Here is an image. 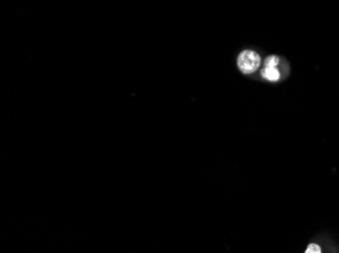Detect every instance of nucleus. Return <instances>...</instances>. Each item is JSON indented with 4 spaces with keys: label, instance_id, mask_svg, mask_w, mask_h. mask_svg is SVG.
<instances>
[{
    "label": "nucleus",
    "instance_id": "nucleus-1",
    "mask_svg": "<svg viewBox=\"0 0 339 253\" xmlns=\"http://www.w3.org/2000/svg\"><path fill=\"white\" fill-rule=\"evenodd\" d=\"M238 67L244 74H252L258 70L261 64L260 55L253 50H245L238 57Z\"/></svg>",
    "mask_w": 339,
    "mask_h": 253
},
{
    "label": "nucleus",
    "instance_id": "nucleus-2",
    "mask_svg": "<svg viewBox=\"0 0 339 253\" xmlns=\"http://www.w3.org/2000/svg\"><path fill=\"white\" fill-rule=\"evenodd\" d=\"M261 75L269 81H278L281 77V73L277 68H264L261 71Z\"/></svg>",
    "mask_w": 339,
    "mask_h": 253
},
{
    "label": "nucleus",
    "instance_id": "nucleus-3",
    "mask_svg": "<svg viewBox=\"0 0 339 253\" xmlns=\"http://www.w3.org/2000/svg\"><path fill=\"white\" fill-rule=\"evenodd\" d=\"M280 63L278 56H269L264 60V68H277Z\"/></svg>",
    "mask_w": 339,
    "mask_h": 253
},
{
    "label": "nucleus",
    "instance_id": "nucleus-4",
    "mask_svg": "<svg viewBox=\"0 0 339 253\" xmlns=\"http://www.w3.org/2000/svg\"><path fill=\"white\" fill-rule=\"evenodd\" d=\"M305 253H322L321 252V248L318 244H315V243H312L308 246L307 250L305 251Z\"/></svg>",
    "mask_w": 339,
    "mask_h": 253
}]
</instances>
